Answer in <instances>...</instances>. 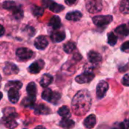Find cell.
<instances>
[{"instance_id":"obj_1","label":"cell","mask_w":129,"mask_h":129,"mask_svg":"<svg viewBox=\"0 0 129 129\" xmlns=\"http://www.w3.org/2000/svg\"><path fill=\"white\" fill-rule=\"evenodd\" d=\"M91 97L88 90L77 92L72 101V110L75 115L82 116L89 111L91 106Z\"/></svg>"},{"instance_id":"obj_2","label":"cell","mask_w":129,"mask_h":129,"mask_svg":"<svg viewBox=\"0 0 129 129\" xmlns=\"http://www.w3.org/2000/svg\"><path fill=\"white\" fill-rule=\"evenodd\" d=\"M113 20V17L111 15H98L93 17V22L98 26H104L108 25Z\"/></svg>"},{"instance_id":"obj_3","label":"cell","mask_w":129,"mask_h":129,"mask_svg":"<svg viewBox=\"0 0 129 129\" xmlns=\"http://www.w3.org/2000/svg\"><path fill=\"white\" fill-rule=\"evenodd\" d=\"M16 55L20 60H26L30 59L33 57V52L32 50H30L27 48H20L17 49Z\"/></svg>"},{"instance_id":"obj_4","label":"cell","mask_w":129,"mask_h":129,"mask_svg":"<svg viewBox=\"0 0 129 129\" xmlns=\"http://www.w3.org/2000/svg\"><path fill=\"white\" fill-rule=\"evenodd\" d=\"M94 78V74L89 71H85L83 73L80 74L79 76L76 77V81L79 84H85V83H89L93 80Z\"/></svg>"},{"instance_id":"obj_5","label":"cell","mask_w":129,"mask_h":129,"mask_svg":"<svg viewBox=\"0 0 129 129\" xmlns=\"http://www.w3.org/2000/svg\"><path fill=\"white\" fill-rule=\"evenodd\" d=\"M3 112V120L5 122L8 120H14L18 117V114L14 107H5L2 110Z\"/></svg>"},{"instance_id":"obj_6","label":"cell","mask_w":129,"mask_h":129,"mask_svg":"<svg viewBox=\"0 0 129 129\" xmlns=\"http://www.w3.org/2000/svg\"><path fill=\"white\" fill-rule=\"evenodd\" d=\"M109 85L106 81H101L97 85L96 94L98 99H102L106 95L107 91H108Z\"/></svg>"},{"instance_id":"obj_7","label":"cell","mask_w":129,"mask_h":129,"mask_svg":"<svg viewBox=\"0 0 129 129\" xmlns=\"http://www.w3.org/2000/svg\"><path fill=\"white\" fill-rule=\"evenodd\" d=\"M86 6L90 13H97L102 9V4L100 0H91L87 3Z\"/></svg>"},{"instance_id":"obj_8","label":"cell","mask_w":129,"mask_h":129,"mask_svg":"<svg viewBox=\"0 0 129 129\" xmlns=\"http://www.w3.org/2000/svg\"><path fill=\"white\" fill-rule=\"evenodd\" d=\"M45 63L42 60H39L37 61H35L34 63H33L28 68V71L30 73L33 74H36L39 73L44 67Z\"/></svg>"},{"instance_id":"obj_9","label":"cell","mask_w":129,"mask_h":129,"mask_svg":"<svg viewBox=\"0 0 129 129\" xmlns=\"http://www.w3.org/2000/svg\"><path fill=\"white\" fill-rule=\"evenodd\" d=\"M3 72L5 75L10 76L12 74H17L19 73V69L14 63L7 62L5 63V65L4 67Z\"/></svg>"},{"instance_id":"obj_10","label":"cell","mask_w":129,"mask_h":129,"mask_svg":"<svg viewBox=\"0 0 129 129\" xmlns=\"http://www.w3.org/2000/svg\"><path fill=\"white\" fill-rule=\"evenodd\" d=\"M33 108L36 115H48L51 113V109L44 104L35 105Z\"/></svg>"},{"instance_id":"obj_11","label":"cell","mask_w":129,"mask_h":129,"mask_svg":"<svg viewBox=\"0 0 129 129\" xmlns=\"http://www.w3.org/2000/svg\"><path fill=\"white\" fill-rule=\"evenodd\" d=\"M34 45H35L36 48H38L39 50H43L48 46V42L47 39L45 36H39V37H37L36 39Z\"/></svg>"},{"instance_id":"obj_12","label":"cell","mask_w":129,"mask_h":129,"mask_svg":"<svg viewBox=\"0 0 129 129\" xmlns=\"http://www.w3.org/2000/svg\"><path fill=\"white\" fill-rule=\"evenodd\" d=\"M88 58L89 61L93 64H98L102 60L101 55L99 53H98L96 51H91L90 52H88Z\"/></svg>"},{"instance_id":"obj_13","label":"cell","mask_w":129,"mask_h":129,"mask_svg":"<svg viewBox=\"0 0 129 129\" xmlns=\"http://www.w3.org/2000/svg\"><path fill=\"white\" fill-rule=\"evenodd\" d=\"M8 99L10 101V102H11L12 104H16L17 103L19 98H20V93L18 91L17 89H14V88H11L8 91Z\"/></svg>"},{"instance_id":"obj_14","label":"cell","mask_w":129,"mask_h":129,"mask_svg":"<svg viewBox=\"0 0 129 129\" xmlns=\"http://www.w3.org/2000/svg\"><path fill=\"white\" fill-rule=\"evenodd\" d=\"M66 34L63 31H54L51 35V39L54 42H60L65 39Z\"/></svg>"},{"instance_id":"obj_15","label":"cell","mask_w":129,"mask_h":129,"mask_svg":"<svg viewBox=\"0 0 129 129\" xmlns=\"http://www.w3.org/2000/svg\"><path fill=\"white\" fill-rule=\"evenodd\" d=\"M96 125V116L93 114L89 115L84 120V125L86 128H93Z\"/></svg>"},{"instance_id":"obj_16","label":"cell","mask_w":129,"mask_h":129,"mask_svg":"<svg viewBox=\"0 0 129 129\" xmlns=\"http://www.w3.org/2000/svg\"><path fill=\"white\" fill-rule=\"evenodd\" d=\"M53 82V76L50 74H44L40 79V85L43 88H47Z\"/></svg>"},{"instance_id":"obj_17","label":"cell","mask_w":129,"mask_h":129,"mask_svg":"<svg viewBox=\"0 0 129 129\" xmlns=\"http://www.w3.org/2000/svg\"><path fill=\"white\" fill-rule=\"evenodd\" d=\"M22 107H34L36 105V98L35 97H26L23 99L20 103Z\"/></svg>"},{"instance_id":"obj_18","label":"cell","mask_w":129,"mask_h":129,"mask_svg":"<svg viewBox=\"0 0 129 129\" xmlns=\"http://www.w3.org/2000/svg\"><path fill=\"white\" fill-rule=\"evenodd\" d=\"M59 125L64 129H71L75 126V122L69 118H63V119L60 122Z\"/></svg>"},{"instance_id":"obj_19","label":"cell","mask_w":129,"mask_h":129,"mask_svg":"<svg viewBox=\"0 0 129 129\" xmlns=\"http://www.w3.org/2000/svg\"><path fill=\"white\" fill-rule=\"evenodd\" d=\"M82 14L79 11H74L69 12L66 15V18L68 20H73V21H77V20H80L82 18Z\"/></svg>"},{"instance_id":"obj_20","label":"cell","mask_w":129,"mask_h":129,"mask_svg":"<svg viewBox=\"0 0 129 129\" xmlns=\"http://www.w3.org/2000/svg\"><path fill=\"white\" fill-rule=\"evenodd\" d=\"M23 86L22 82H20V81H9L6 85H5V90L8 91L11 88H14V89H17L20 90Z\"/></svg>"},{"instance_id":"obj_21","label":"cell","mask_w":129,"mask_h":129,"mask_svg":"<svg viewBox=\"0 0 129 129\" xmlns=\"http://www.w3.org/2000/svg\"><path fill=\"white\" fill-rule=\"evenodd\" d=\"M49 26H51L54 29H57L61 26V21L58 16H54L49 21Z\"/></svg>"},{"instance_id":"obj_22","label":"cell","mask_w":129,"mask_h":129,"mask_svg":"<svg viewBox=\"0 0 129 129\" xmlns=\"http://www.w3.org/2000/svg\"><path fill=\"white\" fill-rule=\"evenodd\" d=\"M26 91L29 96L30 97H36L37 94V88L35 82H30L26 86Z\"/></svg>"},{"instance_id":"obj_23","label":"cell","mask_w":129,"mask_h":129,"mask_svg":"<svg viewBox=\"0 0 129 129\" xmlns=\"http://www.w3.org/2000/svg\"><path fill=\"white\" fill-rule=\"evenodd\" d=\"M115 31L116 33H118L120 36H126L129 35V28L125 24H122V25L119 26L117 28H116Z\"/></svg>"},{"instance_id":"obj_24","label":"cell","mask_w":129,"mask_h":129,"mask_svg":"<svg viewBox=\"0 0 129 129\" xmlns=\"http://www.w3.org/2000/svg\"><path fill=\"white\" fill-rule=\"evenodd\" d=\"M57 113L63 118H70L71 116V113L70 111V109L67 106H63L62 107H60L58 110Z\"/></svg>"},{"instance_id":"obj_25","label":"cell","mask_w":129,"mask_h":129,"mask_svg":"<svg viewBox=\"0 0 129 129\" xmlns=\"http://www.w3.org/2000/svg\"><path fill=\"white\" fill-rule=\"evenodd\" d=\"M2 8L4 9L13 11L14 10L16 9L17 5H16L15 2L13 1H5L2 3Z\"/></svg>"},{"instance_id":"obj_26","label":"cell","mask_w":129,"mask_h":129,"mask_svg":"<svg viewBox=\"0 0 129 129\" xmlns=\"http://www.w3.org/2000/svg\"><path fill=\"white\" fill-rule=\"evenodd\" d=\"M48 8H49L51 11H53V12L59 13V12L62 11L64 9V7H63V5H59V4H57V3L54 2H52L51 4V5L49 6Z\"/></svg>"},{"instance_id":"obj_27","label":"cell","mask_w":129,"mask_h":129,"mask_svg":"<svg viewBox=\"0 0 129 129\" xmlns=\"http://www.w3.org/2000/svg\"><path fill=\"white\" fill-rule=\"evenodd\" d=\"M75 48H76V44L73 42H69L63 45V50L67 54L72 53L75 50Z\"/></svg>"},{"instance_id":"obj_28","label":"cell","mask_w":129,"mask_h":129,"mask_svg":"<svg viewBox=\"0 0 129 129\" xmlns=\"http://www.w3.org/2000/svg\"><path fill=\"white\" fill-rule=\"evenodd\" d=\"M120 11L123 14L129 13V0H122L120 4Z\"/></svg>"},{"instance_id":"obj_29","label":"cell","mask_w":129,"mask_h":129,"mask_svg":"<svg viewBox=\"0 0 129 129\" xmlns=\"http://www.w3.org/2000/svg\"><path fill=\"white\" fill-rule=\"evenodd\" d=\"M60 98H61V94L59 92H57V91L54 92L53 91L49 102L53 104H57L59 102V101L60 100Z\"/></svg>"},{"instance_id":"obj_30","label":"cell","mask_w":129,"mask_h":129,"mask_svg":"<svg viewBox=\"0 0 129 129\" xmlns=\"http://www.w3.org/2000/svg\"><path fill=\"white\" fill-rule=\"evenodd\" d=\"M52 91L50 89V88H46L42 94V98L46 101H50V99H51V94H52Z\"/></svg>"},{"instance_id":"obj_31","label":"cell","mask_w":129,"mask_h":129,"mask_svg":"<svg viewBox=\"0 0 129 129\" xmlns=\"http://www.w3.org/2000/svg\"><path fill=\"white\" fill-rule=\"evenodd\" d=\"M33 14L36 17H41L44 14V9L39 6H34L33 8Z\"/></svg>"},{"instance_id":"obj_32","label":"cell","mask_w":129,"mask_h":129,"mask_svg":"<svg viewBox=\"0 0 129 129\" xmlns=\"http://www.w3.org/2000/svg\"><path fill=\"white\" fill-rule=\"evenodd\" d=\"M13 13V16L15 19L17 20H19V19H21L23 17V11L22 9L20 8V7H17L15 10H14L12 11Z\"/></svg>"},{"instance_id":"obj_33","label":"cell","mask_w":129,"mask_h":129,"mask_svg":"<svg viewBox=\"0 0 129 129\" xmlns=\"http://www.w3.org/2000/svg\"><path fill=\"white\" fill-rule=\"evenodd\" d=\"M117 42V36L113 33H108V43L113 46L116 44Z\"/></svg>"},{"instance_id":"obj_34","label":"cell","mask_w":129,"mask_h":129,"mask_svg":"<svg viewBox=\"0 0 129 129\" xmlns=\"http://www.w3.org/2000/svg\"><path fill=\"white\" fill-rule=\"evenodd\" d=\"M5 125L8 128L14 129L17 126V122H16L15 119H14V120H8V121H6L5 122Z\"/></svg>"},{"instance_id":"obj_35","label":"cell","mask_w":129,"mask_h":129,"mask_svg":"<svg viewBox=\"0 0 129 129\" xmlns=\"http://www.w3.org/2000/svg\"><path fill=\"white\" fill-rule=\"evenodd\" d=\"M119 126L121 129H129V120L128 119L124 120V122L119 124Z\"/></svg>"},{"instance_id":"obj_36","label":"cell","mask_w":129,"mask_h":129,"mask_svg":"<svg viewBox=\"0 0 129 129\" xmlns=\"http://www.w3.org/2000/svg\"><path fill=\"white\" fill-rule=\"evenodd\" d=\"M122 83L125 86H129V73L124 76V77L122 78Z\"/></svg>"},{"instance_id":"obj_37","label":"cell","mask_w":129,"mask_h":129,"mask_svg":"<svg viewBox=\"0 0 129 129\" xmlns=\"http://www.w3.org/2000/svg\"><path fill=\"white\" fill-rule=\"evenodd\" d=\"M121 49L123 51H129V41H127L125 42H124L122 46H121Z\"/></svg>"},{"instance_id":"obj_38","label":"cell","mask_w":129,"mask_h":129,"mask_svg":"<svg viewBox=\"0 0 129 129\" xmlns=\"http://www.w3.org/2000/svg\"><path fill=\"white\" fill-rule=\"evenodd\" d=\"M52 2V0H42V3L45 8H49Z\"/></svg>"},{"instance_id":"obj_39","label":"cell","mask_w":129,"mask_h":129,"mask_svg":"<svg viewBox=\"0 0 129 129\" xmlns=\"http://www.w3.org/2000/svg\"><path fill=\"white\" fill-rule=\"evenodd\" d=\"M76 2H77V0H65L66 4L68 5H72L75 4Z\"/></svg>"},{"instance_id":"obj_40","label":"cell","mask_w":129,"mask_h":129,"mask_svg":"<svg viewBox=\"0 0 129 129\" xmlns=\"http://www.w3.org/2000/svg\"><path fill=\"white\" fill-rule=\"evenodd\" d=\"M4 33H5V29H4V27L0 24V36H2L4 34Z\"/></svg>"},{"instance_id":"obj_41","label":"cell","mask_w":129,"mask_h":129,"mask_svg":"<svg viewBox=\"0 0 129 129\" xmlns=\"http://www.w3.org/2000/svg\"><path fill=\"white\" fill-rule=\"evenodd\" d=\"M35 129H46L44 126H42V125H39L37 126L36 128H35Z\"/></svg>"},{"instance_id":"obj_42","label":"cell","mask_w":129,"mask_h":129,"mask_svg":"<svg viewBox=\"0 0 129 129\" xmlns=\"http://www.w3.org/2000/svg\"><path fill=\"white\" fill-rule=\"evenodd\" d=\"M2 97H3V94H2V92H0V101H1V99L2 98Z\"/></svg>"},{"instance_id":"obj_43","label":"cell","mask_w":129,"mask_h":129,"mask_svg":"<svg viewBox=\"0 0 129 129\" xmlns=\"http://www.w3.org/2000/svg\"><path fill=\"white\" fill-rule=\"evenodd\" d=\"M113 129H121V128H120V126H119V125L117 126V128H113Z\"/></svg>"},{"instance_id":"obj_44","label":"cell","mask_w":129,"mask_h":129,"mask_svg":"<svg viewBox=\"0 0 129 129\" xmlns=\"http://www.w3.org/2000/svg\"><path fill=\"white\" fill-rule=\"evenodd\" d=\"M1 79H2V77H1V76H0V81H1Z\"/></svg>"}]
</instances>
